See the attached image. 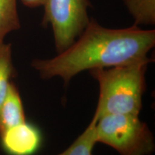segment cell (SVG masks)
<instances>
[{
	"label": "cell",
	"mask_w": 155,
	"mask_h": 155,
	"mask_svg": "<svg viewBox=\"0 0 155 155\" xmlns=\"http://www.w3.org/2000/svg\"><path fill=\"white\" fill-rule=\"evenodd\" d=\"M134 25H155V0H123Z\"/></svg>",
	"instance_id": "obj_7"
},
{
	"label": "cell",
	"mask_w": 155,
	"mask_h": 155,
	"mask_svg": "<svg viewBox=\"0 0 155 155\" xmlns=\"http://www.w3.org/2000/svg\"><path fill=\"white\" fill-rule=\"evenodd\" d=\"M23 5L30 8L41 7L44 2V0H21Z\"/></svg>",
	"instance_id": "obj_11"
},
{
	"label": "cell",
	"mask_w": 155,
	"mask_h": 155,
	"mask_svg": "<svg viewBox=\"0 0 155 155\" xmlns=\"http://www.w3.org/2000/svg\"><path fill=\"white\" fill-rule=\"evenodd\" d=\"M41 142L39 129L26 121L0 134L2 149L7 155H34Z\"/></svg>",
	"instance_id": "obj_5"
},
{
	"label": "cell",
	"mask_w": 155,
	"mask_h": 155,
	"mask_svg": "<svg viewBox=\"0 0 155 155\" xmlns=\"http://www.w3.org/2000/svg\"><path fill=\"white\" fill-rule=\"evenodd\" d=\"M96 143L112 147L121 155H149L154 151V139L139 116L106 114L97 120Z\"/></svg>",
	"instance_id": "obj_3"
},
{
	"label": "cell",
	"mask_w": 155,
	"mask_h": 155,
	"mask_svg": "<svg viewBox=\"0 0 155 155\" xmlns=\"http://www.w3.org/2000/svg\"><path fill=\"white\" fill-rule=\"evenodd\" d=\"M14 75L11 44L3 42L0 43V108L8 91L11 78Z\"/></svg>",
	"instance_id": "obj_10"
},
{
	"label": "cell",
	"mask_w": 155,
	"mask_h": 155,
	"mask_svg": "<svg viewBox=\"0 0 155 155\" xmlns=\"http://www.w3.org/2000/svg\"><path fill=\"white\" fill-rule=\"evenodd\" d=\"M155 45V30L139 26L111 29L90 19L81 35L54 58L35 59L32 66L43 79L60 77L65 84L81 72L108 68L148 58Z\"/></svg>",
	"instance_id": "obj_1"
},
{
	"label": "cell",
	"mask_w": 155,
	"mask_h": 155,
	"mask_svg": "<svg viewBox=\"0 0 155 155\" xmlns=\"http://www.w3.org/2000/svg\"><path fill=\"white\" fill-rule=\"evenodd\" d=\"M42 25L52 28L55 50L61 53L75 41L88 25L89 0H44Z\"/></svg>",
	"instance_id": "obj_4"
},
{
	"label": "cell",
	"mask_w": 155,
	"mask_h": 155,
	"mask_svg": "<svg viewBox=\"0 0 155 155\" xmlns=\"http://www.w3.org/2000/svg\"><path fill=\"white\" fill-rule=\"evenodd\" d=\"M150 58L108 68L89 71L99 85L96 109L98 118L106 114L139 116L146 90V74Z\"/></svg>",
	"instance_id": "obj_2"
},
{
	"label": "cell",
	"mask_w": 155,
	"mask_h": 155,
	"mask_svg": "<svg viewBox=\"0 0 155 155\" xmlns=\"http://www.w3.org/2000/svg\"><path fill=\"white\" fill-rule=\"evenodd\" d=\"M20 27L17 0H0V43L7 35Z\"/></svg>",
	"instance_id": "obj_9"
},
{
	"label": "cell",
	"mask_w": 155,
	"mask_h": 155,
	"mask_svg": "<svg viewBox=\"0 0 155 155\" xmlns=\"http://www.w3.org/2000/svg\"><path fill=\"white\" fill-rule=\"evenodd\" d=\"M26 121L22 99L12 82L0 108V134Z\"/></svg>",
	"instance_id": "obj_6"
},
{
	"label": "cell",
	"mask_w": 155,
	"mask_h": 155,
	"mask_svg": "<svg viewBox=\"0 0 155 155\" xmlns=\"http://www.w3.org/2000/svg\"><path fill=\"white\" fill-rule=\"evenodd\" d=\"M98 116L95 112L94 117L85 131L65 151L58 155H92L96 144L95 128Z\"/></svg>",
	"instance_id": "obj_8"
}]
</instances>
